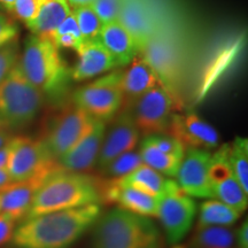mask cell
<instances>
[{"instance_id":"obj_34","label":"cell","mask_w":248,"mask_h":248,"mask_svg":"<svg viewBox=\"0 0 248 248\" xmlns=\"http://www.w3.org/2000/svg\"><path fill=\"white\" fill-rule=\"evenodd\" d=\"M18 58L20 55H18L17 40H14L0 48V83L8 75L12 68L17 63Z\"/></svg>"},{"instance_id":"obj_2","label":"cell","mask_w":248,"mask_h":248,"mask_svg":"<svg viewBox=\"0 0 248 248\" xmlns=\"http://www.w3.org/2000/svg\"><path fill=\"white\" fill-rule=\"evenodd\" d=\"M92 203H102L101 179L59 167L37 191L26 218Z\"/></svg>"},{"instance_id":"obj_33","label":"cell","mask_w":248,"mask_h":248,"mask_svg":"<svg viewBox=\"0 0 248 248\" xmlns=\"http://www.w3.org/2000/svg\"><path fill=\"white\" fill-rule=\"evenodd\" d=\"M40 0H15L12 14L29 28L38 14Z\"/></svg>"},{"instance_id":"obj_20","label":"cell","mask_w":248,"mask_h":248,"mask_svg":"<svg viewBox=\"0 0 248 248\" xmlns=\"http://www.w3.org/2000/svg\"><path fill=\"white\" fill-rule=\"evenodd\" d=\"M121 73V90L123 93V106L131 105L144 93L161 84V80L151 64L141 54H137Z\"/></svg>"},{"instance_id":"obj_8","label":"cell","mask_w":248,"mask_h":248,"mask_svg":"<svg viewBox=\"0 0 248 248\" xmlns=\"http://www.w3.org/2000/svg\"><path fill=\"white\" fill-rule=\"evenodd\" d=\"M93 117L77 107L73 101L60 105V109L51 117L44 135L40 138L55 160L61 159L84 136Z\"/></svg>"},{"instance_id":"obj_29","label":"cell","mask_w":248,"mask_h":248,"mask_svg":"<svg viewBox=\"0 0 248 248\" xmlns=\"http://www.w3.org/2000/svg\"><path fill=\"white\" fill-rule=\"evenodd\" d=\"M71 11H73L74 16L76 18V22L78 24L79 31L84 42L98 39L104 24L91 6L75 7L71 8Z\"/></svg>"},{"instance_id":"obj_6","label":"cell","mask_w":248,"mask_h":248,"mask_svg":"<svg viewBox=\"0 0 248 248\" xmlns=\"http://www.w3.org/2000/svg\"><path fill=\"white\" fill-rule=\"evenodd\" d=\"M121 73L115 70L80 86L73 93L71 101L93 119L111 121L123 107Z\"/></svg>"},{"instance_id":"obj_16","label":"cell","mask_w":248,"mask_h":248,"mask_svg":"<svg viewBox=\"0 0 248 248\" xmlns=\"http://www.w3.org/2000/svg\"><path fill=\"white\" fill-rule=\"evenodd\" d=\"M102 202L114 203L126 212L146 217H157L159 198L132 186L119 185L111 178L101 179Z\"/></svg>"},{"instance_id":"obj_39","label":"cell","mask_w":248,"mask_h":248,"mask_svg":"<svg viewBox=\"0 0 248 248\" xmlns=\"http://www.w3.org/2000/svg\"><path fill=\"white\" fill-rule=\"evenodd\" d=\"M12 139L5 145V146L0 148V169H6V166H7L9 153H11L12 150Z\"/></svg>"},{"instance_id":"obj_42","label":"cell","mask_w":248,"mask_h":248,"mask_svg":"<svg viewBox=\"0 0 248 248\" xmlns=\"http://www.w3.org/2000/svg\"><path fill=\"white\" fill-rule=\"evenodd\" d=\"M94 0H68L71 8L82 7V6H91Z\"/></svg>"},{"instance_id":"obj_14","label":"cell","mask_w":248,"mask_h":248,"mask_svg":"<svg viewBox=\"0 0 248 248\" xmlns=\"http://www.w3.org/2000/svg\"><path fill=\"white\" fill-rule=\"evenodd\" d=\"M140 135L130 110L121 111L115 116L109 128L106 129L95 168L101 171L121 154L135 151L140 140Z\"/></svg>"},{"instance_id":"obj_13","label":"cell","mask_w":248,"mask_h":248,"mask_svg":"<svg viewBox=\"0 0 248 248\" xmlns=\"http://www.w3.org/2000/svg\"><path fill=\"white\" fill-rule=\"evenodd\" d=\"M167 133L182 142L186 148L212 151L218 147L219 136L213 125L193 110L173 113Z\"/></svg>"},{"instance_id":"obj_17","label":"cell","mask_w":248,"mask_h":248,"mask_svg":"<svg viewBox=\"0 0 248 248\" xmlns=\"http://www.w3.org/2000/svg\"><path fill=\"white\" fill-rule=\"evenodd\" d=\"M139 54L145 58L166 88L177 100V83L179 79L178 55L168 40L154 36ZM181 101V100H179Z\"/></svg>"},{"instance_id":"obj_18","label":"cell","mask_w":248,"mask_h":248,"mask_svg":"<svg viewBox=\"0 0 248 248\" xmlns=\"http://www.w3.org/2000/svg\"><path fill=\"white\" fill-rule=\"evenodd\" d=\"M54 169L33 176L27 181L12 183L8 187L0 192V214L11 217L15 222H21L26 218L33 198L48 176L55 171Z\"/></svg>"},{"instance_id":"obj_19","label":"cell","mask_w":248,"mask_h":248,"mask_svg":"<svg viewBox=\"0 0 248 248\" xmlns=\"http://www.w3.org/2000/svg\"><path fill=\"white\" fill-rule=\"evenodd\" d=\"M117 21H120L131 35L138 54L148 42L156 36V27L152 16V11L144 0H124Z\"/></svg>"},{"instance_id":"obj_4","label":"cell","mask_w":248,"mask_h":248,"mask_svg":"<svg viewBox=\"0 0 248 248\" xmlns=\"http://www.w3.org/2000/svg\"><path fill=\"white\" fill-rule=\"evenodd\" d=\"M18 64L27 79L44 94L58 100L66 90L70 73L59 48L51 39L30 36L27 39Z\"/></svg>"},{"instance_id":"obj_35","label":"cell","mask_w":248,"mask_h":248,"mask_svg":"<svg viewBox=\"0 0 248 248\" xmlns=\"http://www.w3.org/2000/svg\"><path fill=\"white\" fill-rule=\"evenodd\" d=\"M17 36L18 27L16 22L11 16L0 12V48L17 40Z\"/></svg>"},{"instance_id":"obj_43","label":"cell","mask_w":248,"mask_h":248,"mask_svg":"<svg viewBox=\"0 0 248 248\" xmlns=\"http://www.w3.org/2000/svg\"><path fill=\"white\" fill-rule=\"evenodd\" d=\"M14 4H15V0H0V6L4 7L6 11L11 14H12V11H13Z\"/></svg>"},{"instance_id":"obj_31","label":"cell","mask_w":248,"mask_h":248,"mask_svg":"<svg viewBox=\"0 0 248 248\" xmlns=\"http://www.w3.org/2000/svg\"><path fill=\"white\" fill-rule=\"evenodd\" d=\"M141 141L152 145L164 153L178 155V156H183L185 153V147L183 146L182 142L168 133H152V135L145 136Z\"/></svg>"},{"instance_id":"obj_36","label":"cell","mask_w":248,"mask_h":248,"mask_svg":"<svg viewBox=\"0 0 248 248\" xmlns=\"http://www.w3.org/2000/svg\"><path fill=\"white\" fill-rule=\"evenodd\" d=\"M63 35L75 36L76 38H78L84 42V39H83V37H82V33H80V31H79L78 24H77V22H76V18L73 14V11L70 12L69 15H68L66 18H64L63 22H62L60 26L58 27V29L55 30L53 38H52V42H53L57 37L63 36Z\"/></svg>"},{"instance_id":"obj_27","label":"cell","mask_w":248,"mask_h":248,"mask_svg":"<svg viewBox=\"0 0 248 248\" xmlns=\"http://www.w3.org/2000/svg\"><path fill=\"white\" fill-rule=\"evenodd\" d=\"M234 232L225 226L197 228L192 238V248H233Z\"/></svg>"},{"instance_id":"obj_9","label":"cell","mask_w":248,"mask_h":248,"mask_svg":"<svg viewBox=\"0 0 248 248\" xmlns=\"http://www.w3.org/2000/svg\"><path fill=\"white\" fill-rule=\"evenodd\" d=\"M131 107L130 113L139 132L147 136L167 133L172 114L181 108V101L159 84L139 97Z\"/></svg>"},{"instance_id":"obj_7","label":"cell","mask_w":248,"mask_h":248,"mask_svg":"<svg viewBox=\"0 0 248 248\" xmlns=\"http://www.w3.org/2000/svg\"><path fill=\"white\" fill-rule=\"evenodd\" d=\"M198 214L194 198L183 192L177 182L168 179L159 198L157 217L170 245H178L190 232Z\"/></svg>"},{"instance_id":"obj_10","label":"cell","mask_w":248,"mask_h":248,"mask_svg":"<svg viewBox=\"0 0 248 248\" xmlns=\"http://www.w3.org/2000/svg\"><path fill=\"white\" fill-rule=\"evenodd\" d=\"M58 166V161L40 138L17 136L12 139V150L6 166L12 183L27 181Z\"/></svg>"},{"instance_id":"obj_21","label":"cell","mask_w":248,"mask_h":248,"mask_svg":"<svg viewBox=\"0 0 248 248\" xmlns=\"http://www.w3.org/2000/svg\"><path fill=\"white\" fill-rule=\"evenodd\" d=\"M77 54L78 61L70 71V78L76 82L90 79L117 68L115 60L98 39L83 43Z\"/></svg>"},{"instance_id":"obj_32","label":"cell","mask_w":248,"mask_h":248,"mask_svg":"<svg viewBox=\"0 0 248 248\" xmlns=\"http://www.w3.org/2000/svg\"><path fill=\"white\" fill-rule=\"evenodd\" d=\"M124 0H94L91 7L102 24H106L119 20Z\"/></svg>"},{"instance_id":"obj_28","label":"cell","mask_w":248,"mask_h":248,"mask_svg":"<svg viewBox=\"0 0 248 248\" xmlns=\"http://www.w3.org/2000/svg\"><path fill=\"white\" fill-rule=\"evenodd\" d=\"M229 162L235 178L244 192L248 194V140L235 137L229 148Z\"/></svg>"},{"instance_id":"obj_26","label":"cell","mask_w":248,"mask_h":248,"mask_svg":"<svg viewBox=\"0 0 248 248\" xmlns=\"http://www.w3.org/2000/svg\"><path fill=\"white\" fill-rule=\"evenodd\" d=\"M138 152L140 154L142 163L151 167L161 175L167 177H176L183 156L164 153L142 141H140Z\"/></svg>"},{"instance_id":"obj_24","label":"cell","mask_w":248,"mask_h":248,"mask_svg":"<svg viewBox=\"0 0 248 248\" xmlns=\"http://www.w3.org/2000/svg\"><path fill=\"white\" fill-rule=\"evenodd\" d=\"M197 228L234 225L243 214L217 199H204L198 206Z\"/></svg>"},{"instance_id":"obj_40","label":"cell","mask_w":248,"mask_h":248,"mask_svg":"<svg viewBox=\"0 0 248 248\" xmlns=\"http://www.w3.org/2000/svg\"><path fill=\"white\" fill-rule=\"evenodd\" d=\"M12 184L11 178L6 169H0V192L4 191L6 187H8Z\"/></svg>"},{"instance_id":"obj_12","label":"cell","mask_w":248,"mask_h":248,"mask_svg":"<svg viewBox=\"0 0 248 248\" xmlns=\"http://www.w3.org/2000/svg\"><path fill=\"white\" fill-rule=\"evenodd\" d=\"M212 153L200 148H186L177 171V184L192 198L214 199L209 181Z\"/></svg>"},{"instance_id":"obj_11","label":"cell","mask_w":248,"mask_h":248,"mask_svg":"<svg viewBox=\"0 0 248 248\" xmlns=\"http://www.w3.org/2000/svg\"><path fill=\"white\" fill-rule=\"evenodd\" d=\"M230 144L222 145L212 154L209 181L214 199L224 202L243 214L248 207V194L244 192L235 178L229 162Z\"/></svg>"},{"instance_id":"obj_15","label":"cell","mask_w":248,"mask_h":248,"mask_svg":"<svg viewBox=\"0 0 248 248\" xmlns=\"http://www.w3.org/2000/svg\"><path fill=\"white\" fill-rule=\"evenodd\" d=\"M107 129V123L100 120H93L88 131L76 142L69 152L58 160L62 169L71 172L92 171L97 167L102 140Z\"/></svg>"},{"instance_id":"obj_30","label":"cell","mask_w":248,"mask_h":248,"mask_svg":"<svg viewBox=\"0 0 248 248\" xmlns=\"http://www.w3.org/2000/svg\"><path fill=\"white\" fill-rule=\"evenodd\" d=\"M142 164L139 152L130 151L121 154L101 170L102 176L108 178H121L132 172Z\"/></svg>"},{"instance_id":"obj_25","label":"cell","mask_w":248,"mask_h":248,"mask_svg":"<svg viewBox=\"0 0 248 248\" xmlns=\"http://www.w3.org/2000/svg\"><path fill=\"white\" fill-rule=\"evenodd\" d=\"M116 184L124 186H132L146 193L160 198L166 188L168 178L164 177L160 172L155 171L151 167L142 163L140 167L133 170L132 172L123 176L121 178H111Z\"/></svg>"},{"instance_id":"obj_23","label":"cell","mask_w":248,"mask_h":248,"mask_svg":"<svg viewBox=\"0 0 248 248\" xmlns=\"http://www.w3.org/2000/svg\"><path fill=\"white\" fill-rule=\"evenodd\" d=\"M71 12L68 0H40L38 14L29 29L32 35L51 39Z\"/></svg>"},{"instance_id":"obj_37","label":"cell","mask_w":248,"mask_h":248,"mask_svg":"<svg viewBox=\"0 0 248 248\" xmlns=\"http://www.w3.org/2000/svg\"><path fill=\"white\" fill-rule=\"evenodd\" d=\"M15 224L16 222L11 217L0 214V246L7 241H11L15 230Z\"/></svg>"},{"instance_id":"obj_5","label":"cell","mask_w":248,"mask_h":248,"mask_svg":"<svg viewBox=\"0 0 248 248\" xmlns=\"http://www.w3.org/2000/svg\"><path fill=\"white\" fill-rule=\"evenodd\" d=\"M45 97L17 63L0 83V128L13 132L30 125L38 116Z\"/></svg>"},{"instance_id":"obj_22","label":"cell","mask_w":248,"mask_h":248,"mask_svg":"<svg viewBox=\"0 0 248 248\" xmlns=\"http://www.w3.org/2000/svg\"><path fill=\"white\" fill-rule=\"evenodd\" d=\"M98 40L109 52L117 63V67L128 66L138 54L133 38L120 21L104 24Z\"/></svg>"},{"instance_id":"obj_38","label":"cell","mask_w":248,"mask_h":248,"mask_svg":"<svg viewBox=\"0 0 248 248\" xmlns=\"http://www.w3.org/2000/svg\"><path fill=\"white\" fill-rule=\"evenodd\" d=\"M234 239L239 248H248V221L241 223L237 231L234 232Z\"/></svg>"},{"instance_id":"obj_1","label":"cell","mask_w":248,"mask_h":248,"mask_svg":"<svg viewBox=\"0 0 248 248\" xmlns=\"http://www.w3.org/2000/svg\"><path fill=\"white\" fill-rule=\"evenodd\" d=\"M102 214L100 203L30 217L15 228V248H70L93 228Z\"/></svg>"},{"instance_id":"obj_3","label":"cell","mask_w":248,"mask_h":248,"mask_svg":"<svg viewBox=\"0 0 248 248\" xmlns=\"http://www.w3.org/2000/svg\"><path fill=\"white\" fill-rule=\"evenodd\" d=\"M91 248H161V233L150 217L116 207L93 225Z\"/></svg>"},{"instance_id":"obj_41","label":"cell","mask_w":248,"mask_h":248,"mask_svg":"<svg viewBox=\"0 0 248 248\" xmlns=\"http://www.w3.org/2000/svg\"><path fill=\"white\" fill-rule=\"evenodd\" d=\"M13 138V135H12V132L7 131V130L0 128V148L2 146H5L7 142L11 140V139Z\"/></svg>"}]
</instances>
